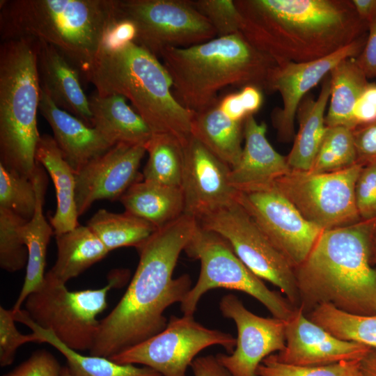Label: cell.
Returning <instances> with one entry per match:
<instances>
[{"instance_id": "32", "label": "cell", "mask_w": 376, "mask_h": 376, "mask_svg": "<svg viewBox=\"0 0 376 376\" xmlns=\"http://www.w3.org/2000/svg\"><path fill=\"white\" fill-rule=\"evenodd\" d=\"M87 226L109 251L124 246L137 249L157 228L150 223L127 212L113 213L100 209Z\"/></svg>"}, {"instance_id": "5", "label": "cell", "mask_w": 376, "mask_h": 376, "mask_svg": "<svg viewBox=\"0 0 376 376\" xmlns=\"http://www.w3.org/2000/svg\"><path fill=\"white\" fill-rule=\"evenodd\" d=\"M118 15V0H3L0 36L47 43L84 73Z\"/></svg>"}, {"instance_id": "29", "label": "cell", "mask_w": 376, "mask_h": 376, "mask_svg": "<svg viewBox=\"0 0 376 376\" xmlns=\"http://www.w3.org/2000/svg\"><path fill=\"white\" fill-rule=\"evenodd\" d=\"M56 242L57 258L47 274L65 284L109 252L87 225L56 235Z\"/></svg>"}, {"instance_id": "10", "label": "cell", "mask_w": 376, "mask_h": 376, "mask_svg": "<svg viewBox=\"0 0 376 376\" xmlns=\"http://www.w3.org/2000/svg\"><path fill=\"white\" fill-rule=\"evenodd\" d=\"M364 166L356 163L328 173L291 170L274 185L309 222L326 230L361 220L355 185Z\"/></svg>"}, {"instance_id": "30", "label": "cell", "mask_w": 376, "mask_h": 376, "mask_svg": "<svg viewBox=\"0 0 376 376\" xmlns=\"http://www.w3.org/2000/svg\"><path fill=\"white\" fill-rule=\"evenodd\" d=\"M14 317L16 322L26 325L36 333L41 343H47L63 355L72 376H162L146 366L120 364L107 357L80 354L61 343L50 331L36 325L24 310L15 313Z\"/></svg>"}, {"instance_id": "49", "label": "cell", "mask_w": 376, "mask_h": 376, "mask_svg": "<svg viewBox=\"0 0 376 376\" xmlns=\"http://www.w3.org/2000/svg\"><path fill=\"white\" fill-rule=\"evenodd\" d=\"M360 19L368 25L376 21V0H351Z\"/></svg>"}, {"instance_id": "33", "label": "cell", "mask_w": 376, "mask_h": 376, "mask_svg": "<svg viewBox=\"0 0 376 376\" xmlns=\"http://www.w3.org/2000/svg\"><path fill=\"white\" fill-rule=\"evenodd\" d=\"M148 159L143 180L180 187L184 166V146L169 134H153L146 145Z\"/></svg>"}, {"instance_id": "13", "label": "cell", "mask_w": 376, "mask_h": 376, "mask_svg": "<svg viewBox=\"0 0 376 376\" xmlns=\"http://www.w3.org/2000/svg\"><path fill=\"white\" fill-rule=\"evenodd\" d=\"M118 15L135 24V42L157 57L168 47H188L217 37L189 0H118Z\"/></svg>"}, {"instance_id": "16", "label": "cell", "mask_w": 376, "mask_h": 376, "mask_svg": "<svg viewBox=\"0 0 376 376\" xmlns=\"http://www.w3.org/2000/svg\"><path fill=\"white\" fill-rule=\"evenodd\" d=\"M219 309L235 323L237 337L233 352L218 354L217 359L232 376H256L263 360L284 348L287 320L258 316L232 294L221 299Z\"/></svg>"}, {"instance_id": "45", "label": "cell", "mask_w": 376, "mask_h": 376, "mask_svg": "<svg viewBox=\"0 0 376 376\" xmlns=\"http://www.w3.org/2000/svg\"><path fill=\"white\" fill-rule=\"evenodd\" d=\"M355 61L368 79L376 78V21L368 25L365 45Z\"/></svg>"}, {"instance_id": "15", "label": "cell", "mask_w": 376, "mask_h": 376, "mask_svg": "<svg viewBox=\"0 0 376 376\" xmlns=\"http://www.w3.org/2000/svg\"><path fill=\"white\" fill-rule=\"evenodd\" d=\"M367 34L341 49L318 60L277 63L272 70L267 92H278L282 106L271 113L272 123L277 138L283 143L290 142L295 136V119L299 107L310 90L318 85L340 61L356 58L361 52Z\"/></svg>"}, {"instance_id": "50", "label": "cell", "mask_w": 376, "mask_h": 376, "mask_svg": "<svg viewBox=\"0 0 376 376\" xmlns=\"http://www.w3.org/2000/svg\"><path fill=\"white\" fill-rule=\"evenodd\" d=\"M359 376H376V348H371L361 359Z\"/></svg>"}, {"instance_id": "46", "label": "cell", "mask_w": 376, "mask_h": 376, "mask_svg": "<svg viewBox=\"0 0 376 376\" xmlns=\"http://www.w3.org/2000/svg\"><path fill=\"white\" fill-rule=\"evenodd\" d=\"M191 367L194 376H232L213 355L196 358Z\"/></svg>"}, {"instance_id": "51", "label": "cell", "mask_w": 376, "mask_h": 376, "mask_svg": "<svg viewBox=\"0 0 376 376\" xmlns=\"http://www.w3.org/2000/svg\"><path fill=\"white\" fill-rule=\"evenodd\" d=\"M370 263L376 265V235L374 236L370 248Z\"/></svg>"}, {"instance_id": "47", "label": "cell", "mask_w": 376, "mask_h": 376, "mask_svg": "<svg viewBox=\"0 0 376 376\" xmlns=\"http://www.w3.org/2000/svg\"><path fill=\"white\" fill-rule=\"evenodd\" d=\"M221 111L229 119L236 122H244L249 116L246 112L238 91L226 95L218 100Z\"/></svg>"}, {"instance_id": "44", "label": "cell", "mask_w": 376, "mask_h": 376, "mask_svg": "<svg viewBox=\"0 0 376 376\" xmlns=\"http://www.w3.org/2000/svg\"><path fill=\"white\" fill-rule=\"evenodd\" d=\"M355 128L376 120V84L368 83L359 97L354 110Z\"/></svg>"}, {"instance_id": "43", "label": "cell", "mask_w": 376, "mask_h": 376, "mask_svg": "<svg viewBox=\"0 0 376 376\" xmlns=\"http://www.w3.org/2000/svg\"><path fill=\"white\" fill-rule=\"evenodd\" d=\"M357 163L366 166L376 162V120L352 130Z\"/></svg>"}, {"instance_id": "48", "label": "cell", "mask_w": 376, "mask_h": 376, "mask_svg": "<svg viewBox=\"0 0 376 376\" xmlns=\"http://www.w3.org/2000/svg\"><path fill=\"white\" fill-rule=\"evenodd\" d=\"M243 107L249 116L258 111L263 104L262 90L254 86H246L238 91Z\"/></svg>"}, {"instance_id": "38", "label": "cell", "mask_w": 376, "mask_h": 376, "mask_svg": "<svg viewBox=\"0 0 376 376\" xmlns=\"http://www.w3.org/2000/svg\"><path fill=\"white\" fill-rule=\"evenodd\" d=\"M361 361L355 359L323 366H301L278 361L271 354L258 366L256 376H359Z\"/></svg>"}, {"instance_id": "21", "label": "cell", "mask_w": 376, "mask_h": 376, "mask_svg": "<svg viewBox=\"0 0 376 376\" xmlns=\"http://www.w3.org/2000/svg\"><path fill=\"white\" fill-rule=\"evenodd\" d=\"M39 111L52 128L57 146L75 173L115 146L95 127L58 107L41 87Z\"/></svg>"}, {"instance_id": "28", "label": "cell", "mask_w": 376, "mask_h": 376, "mask_svg": "<svg viewBox=\"0 0 376 376\" xmlns=\"http://www.w3.org/2000/svg\"><path fill=\"white\" fill-rule=\"evenodd\" d=\"M243 124L227 118L217 101L204 110L194 112L191 136L232 169L242 155Z\"/></svg>"}, {"instance_id": "31", "label": "cell", "mask_w": 376, "mask_h": 376, "mask_svg": "<svg viewBox=\"0 0 376 376\" xmlns=\"http://www.w3.org/2000/svg\"><path fill=\"white\" fill-rule=\"evenodd\" d=\"M329 105L325 116L327 127L343 126L355 128L354 110L369 83L358 66L355 58L343 60L330 72Z\"/></svg>"}, {"instance_id": "7", "label": "cell", "mask_w": 376, "mask_h": 376, "mask_svg": "<svg viewBox=\"0 0 376 376\" xmlns=\"http://www.w3.org/2000/svg\"><path fill=\"white\" fill-rule=\"evenodd\" d=\"M40 95L37 40L1 41L0 164L28 179H32L37 166Z\"/></svg>"}, {"instance_id": "4", "label": "cell", "mask_w": 376, "mask_h": 376, "mask_svg": "<svg viewBox=\"0 0 376 376\" xmlns=\"http://www.w3.org/2000/svg\"><path fill=\"white\" fill-rule=\"evenodd\" d=\"M100 95L117 94L130 101L152 134H169L185 146L191 136L194 112L172 91V78L158 57L135 42L102 45L84 73Z\"/></svg>"}, {"instance_id": "37", "label": "cell", "mask_w": 376, "mask_h": 376, "mask_svg": "<svg viewBox=\"0 0 376 376\" xmlns=\"http://www.w3.org/2000/svg\"><path fill=\"white\" fill-rule=\"evenodd\" d=\"M26 221L10 210L0 208V267L8 272L26 267L28 251L20 235V228Z\"/></svg>"}, {"instance_id": "14", "label": "cell", "mask_w": 376, "mask_h": 376, "mask_svg": "<svg viewBox=\"0 0 376 376\" xmlns=\"http://www.w3.org/2000/svg\"><path fill=\"white\" fill-rule=\"evenodd\" d=\"M236 201L295 269L306 260L323 232L308 221L274 184L237 191Z\"/></svg>"}, {"instance_id": "20", "label": "cell", "mask_w": 376, "mask_h": 376, "mask_svg": "<svg viewBox=\"0 0 376 376\" xmlns=\"http://www.w3.org/2000/svg\"><path fill=\"white\" fill-rule=\"evenodd\" d=\"M267 125L258 123L253 115L243 124L244 146L237 164L230 169V183L237 191L249 190L274 184L289 173L286 156L271 146L266 136Z\"/></svg>"}, {"instance_id": "26", "label": "cell", "mask_w": 376, "mask_h": 376, "mask_svg": "<svg viewBox=\"0 0 376 376\" xmlns=\"http://www.w3.org/2000/svg\"><path fill=\"white\" fill-rule=\"evenodd\" d=\"M331 81L329 74L323 79L317 99L306 97L297 115L299 130L287 162L291 170L309 171L322 143L327 126L325 111L329 102Z\"/></svg>"}, {"instance_id": "9", "label": "cell", "mask_w": 376, "mask_h": 376, "mask_svg": "<svg viewBox=\"0 0 376 376\" xmlns=\"http://www.w3.org/2000/svg\"><path fill=\"white\" fill-rule=\"evenodd\" d=\"M184 251L188 257L200 260L201 271L180 303L183 315H194L202 296L217 288L246 293L276 318L288 320L293 313L295 307L279 292L269 290L237 257L226 240L198 222Z\"/></svg>"}, {"instance_id": "3", "label": "cell", "mask_w": 376, "mask_h": 376, "mask_svg": "<svg viewBox=\"0 0 376 376\" xmlns=\"http://www.w3.org/2000/svg\"><path fill=\"white\" fill-rule=\"evenodd\" d=\"M375 235L376 218L323 230L295 269L299 307L306 315L321 304L353 315L376 314V269L370 263Z\"/></svg>"}, {"instance_id": "23", "label": "cell", "mask_w": 376, "mask_h": 376, "mask_svg": "<svg viewBox=\"0 0 376 376\" xmlns=\"http://www.w3.org/2000/svg\"><path fill=\"white\" fill-rule=\"evenodd\" d=\"M42 166L37 164L32 178L37 196L34 214L20 228V235L28 251V261L22 290L12 308L13 313L22 309L21 307L27 297L42 283L45 275L47 246L52 235L54 234L52 226L46 221L42 210L47 181Z\"/></svg>"}, {"instance_id": "36", "label": "cell", "mask_w": 376, "mask_h": 376, "mask_svg": "<svg viewBox=\"0 0 376 376\" xmlns=\"http://www.w3.org/2000/svg\"><path fill=\"white\" fill-rule=\"evenodd\" d=\"M36 202L33 180L10 171L0 164V208L10 210L29 221L34 214Z\"/></svg>"}, {"instance_id": "41", "label": "cell", "mask_w": 376, "mask_h": 376, "mask_svg": "<svg viewBox=\"0 0 376 376\" xmlns=\"http://www.w3.org/2000/svg\"><path fill=\"white\" fill-rule=\"evenodd\" d=\"M354 194L361 220L376 218V162L363 167L356 182Z\"/></svg>"}, {"instance_id": "2", "label": "cell", "mask_w": 376, "mask_h": 376, "mask_svg": "<svg viewBox=\"0 0 376 376\" xmlns=\"http://www.w3.org/2000/svg\"><path fill=\"white\" fill-rule=\"evenodd\" d=\"M240 33L276 63L326 57L366 35L350 0H235Z\"/></svg>"}, {"instance_id": "17", "label": "cell", "mask_w": 376, "mask_h": 376, "mask_svg": "<svg viewBox=\"0 0 376 376\" xmlns=\"http://www.w3.org/2000/svg\"><path fill=\"white\" fill-rule=\"evenodd\" d=\"M146 152V145L117 143L75 173L78 216L96 201L119 199L134 183L142 180L139 168Z\"/></svg>"}, {"instance_id": "24", "label": "cell", "mask_w": 376, "mask_h": 376, "mask_svg": "<svg viewBox=\"0 0 376 376\" xmlns=\"http://www.w3.org/2000/svg\"><path fill=\"white\" fill-rule=\"evenodd\" d=\"M93 116V127L113 145L127 143L147 145L152 132L142 117L117 94L88 97Z\"/></svg>"}, {"instance_id": "34", "label": "cell", "mask_w": 376, "mask_h": 376, "mask_svg": "<svg viewBox=\"0 0 376 376\" xmlns=\"http://www.w3.org/2000/svg\"><path fill=\"white\" fill-rule=\"evenodd\" d=\"M334 336L376 348V314L358 315L321 304L306 315Z\"/></svg>"}, {"instance_id": "27", "label": "cell", "mask_w": 376, "mask_h": 376, "mask_svg": "<svg viewBox=\"0 0 376 376\" xmlns=\"http://www.w3.org/2000/svg\"><path fill=\"white\" fill-rule=\"evenodd\" d=\"M119 201L125 211L142 219L157 229L184 214V196L180 187L163 185L144 180L130 187Z\"/></svg>"}, {"instance_id": "39", "label": "cell", "mask_w": 376, "mask_h": 376, "mask_svg": "<svg viewBox=\"0 0 376 376\" xmlns=\"http://www.w3.org/2000/svg\"><path fill=\"white\" fill-rule=\"evenodd\" d=\"M214 28L217 37L240 33L242 17L233 0H189Z\"/></svg>"}, {"instance_id": "6", "label": "cell", "mask_w": 376, "mask_h": 376, "mask_svg": "<svg viewBox=\"0 0 376 376\" xmlns=\"http://www.w3.org/2000/svg\"><path fill=\"white\" fill-rule=\"evenodd\" d=\"M159 57L172 78L174 95L192 112L216 103L217 93L228 86H254L267 92L277 64L241 33L188 47H168Z\"/></svg>"}, {"instance_id": "12", "label": "cell", "mask_w": 376, "mask_h": 376, "mask_svg": "<svg viewBox=\"0 0 376 376\" xmlns=\"http://www.w3.org/2000/svg\"><path fill=\"white\" fill-rule=\"evenodd\" d=\"M235 345L233 335L205 327L194 315H173L161 332L109 359L120 364H141L162 376H186L203 350L221 345L231 354Z\"/></svg>"}, {"instance_id": "25", "label": "cell", "mask_w": 376, "mask_h": 376, "mask_svg": "<svg viewBox=\"0 0 376 376\" xmlns=\"http://www.w3.org/2000/svg\"><path fill=\"white\" fill-rule=\"evenodd\" d=\"M36 162L51 177L56 191V210L50 223L54 235L71 230L79 224L75 201V172L64 159L53 136H40L36 152Z\"/></svg>"}, {"instance_id": "18", "label": "cell", "mask_w": 376, "mask_h": 376, "mask_svg": "<svg viewBox=\"0 0 376 376\" xmlns=\"http://www.w3.org/2000/svg\"><path fill=\"white\" fill-rule=\"evenodd\" d=\"M230 166L191 136L184 146V214L198 221L235 201L237 191L230 183Z\"/></svg>"}, {"instance_id": "1", "label": "cell", "mask_w": 376, "mask_h": 376, "mask_svg": "<svg viewBox=\"0 0 376 376\" xmlns=\"http://www.w3.org/2000/svg\"><path fill=\"white\" fill-rule=\"evenodd\" d=\"M197 224L195 218L183 214L158 228L136 249V272L119 302L100 321L91 355L110 358L166 328L165 310L181 303L191 288L189 274L173 279V274Z\"/></svg>"}, {"instance_id": "40", "label": "cell", "mask_w": 376, "mask_h": 376, "mask_svg": "<svg viewBox=\"0 0 376 376\" xmlns=\"http://www.w3.org/2000/svg\"><path fill=\"white\" fill-rule=\"evenodd\" d=\"M12 309L0 306V366L6 367L12 364L17 349L27 343H41L34 332L22 334L16 326Z\"/></svg>"}, {"instance_id": "8", "label": "cell", "mask_w": 376, "mask_h": 376, "mask_svg": "<svg viewBox=\"0 0 376 376\" xmlns=\"http://www.w3.org/2000/svg\"><path fill=\"white\" fill-rule=\"evenodd\" d=\"M126 274L116 272L101 288L70 291L46 273L41 285L26 299L24 311L36 325L52 332L69 348L90 351L99 330L97 316L107 306L109 291Z\"/></svg>"}, {"instance_id": "42", "label": "cell", "mask_w": 376, "mask_h": 376, "mask_svg": "<svg viewBox=\"0 0 376 376\" xmlns=\"http://www.w3.org/2000/svg\"><path fill=\"white\" fill-rule=\"evenodd\" d=\"M61 368L51 353L42 350L3 376H60Z\"/></svg>"}, {"instance_id": "35", "label": "cell", "mask_w": 376, "mask_h": 376, "mask_svg": "<svg viewBox=\"0 0 376 376\" xmlns=\"http://www.w3.org/2000/svg\"><path fill=\"white\" fill-rule=\"evenodd\" d=\"M353 131L343 126L327 127L322 143L309 171H338L357 163Z\"/></svg>"}, {"instance_id": "52", "label": "cell", "mask_w": 376, "mask_h": 376, "mask_svg": "<svg viewBox=\"0 0 376 376\" xmlns=\"http://www.w3.org/2000/svg\"><path fill=\"white\" fill-rule=\"evenodd\" d=\"M60 376H72L68 366L61 368Z\"/></svg>"}, {"instance_id": "19", "label": "cell", "mask_w": 376, "mask_h": 376, "mask_svg": "<svg viewBox=\"0 0 376 376\" xmlns=\"http://www.w3.org/2000/svg\"><path fill=\"white\" fill-rule=\"evenodd\" d=\"M372 347L340 339L308 319L300 307L287 320L285 345L276 361L301 366H323L362 359Z\"/></svg>"}, {"instance_id": "11", "label": "cell", "mask_w": 376, "mask_h": 376, "mask_svg": "<svg viewBox=\"0 0 376 376\" xmlns=\"http://www.w3.org/2000/svg\"><path fill=\"white\" fill-rule=\"evenodd\" d=\"M198 222L226 240L255 275L278 287L294 307H299L295 268L236 201L203 217Z\"/></svg>"}, {"instance_id": "22", "label": "cell", "mask_w": 376, "mask_h": 376, "mask_svg": "<svg viewBox=\"0 0 376 376\" xmlns=\"http://www.w3.org/2000/svg\"><path fill=\"white\" fill-rule=\"evenodd\" d=\"M37 42L40 87L58 107L93 127L89 100L80 84L79 70L55 47Z\"/></svg>"}]
</instances>
